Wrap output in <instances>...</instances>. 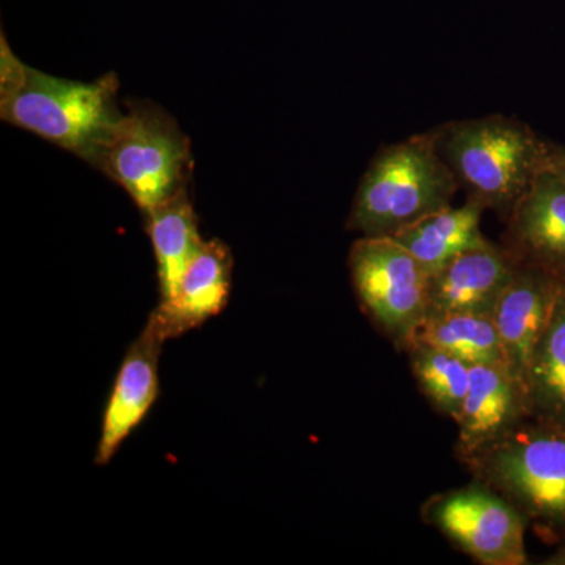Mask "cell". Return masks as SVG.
Returning a JSON list of instances; mask_svg holds the SVG:
<instances>
[{"label":"cell","mask_w":565,"mask_h":565,"mask_svg":"<svg viewBox=\"0 0 565 565\" xmlns=\"http://www.w3.org/2000/svg\"><path fill=\"white\" fill-rule=\"evenodd\" d=\"M514 256L565 281V180L546 166L509 215Z\"/></svg>","instance_id":"obj_12"},{"label":"cell","mask_w":565,"mask_h":565,"mask_svg":"<svg viewBox=\"0 0 565 565\" xmlns=\"http://www.w3.org/2000/svg\"><path fill=\"white\" fill-rule=\"evenodd\" d=\"M437 141L468 199L508 218L548 166L550 141L503 115L449 122Z\"/></svg>","instance_id":"obj_1"},{"label":"cell","mask_w":565,"mask_h":565,"mask_svg":"<svg viewBox=\"0 0 565 565\" xmlns=\"http://www.w3.org/2000/svg\"><path fill=\"white\" fill-rule=\"evenodd\" d=\"M118 92L120 81L115 73L81 82L29 66L21 87L0 102V117L99 169L104 151L125 115Z\"/></svg>","instance_id":"obj_4"},{"label":"cell","mask_w":565,"mask_h":565,"mask_svg":"<svg viewBox=\"0 0 565 565\" xmlns=\"http://www.w3.org/2000/svg\"><path fill=\"white\" fill-rule=\"evenodd\" d=\"M548 166L565 180V147L550 143Z\"/></svg>","instance_id":"obj_20"},{"label":"cell","mask_w":565,"mask_h":565,"mask_svg":"<svg viewBox=\"0 0 565 565\" xmlns=\"http://www.w3.org/2000/svg\"><path fill=\"white\" fill-rule=\"evenodd\" d=\"M145 221L158 267L159 297L166 300L177 291L189 264L202 250L199 218L185 191L147 212Z\"/></svg>","instance_id":"obj_15"},{"label":"cell","mask_w":565,"mask_h":565,"mask_svg":"<svg viewBox=\"0 0 565 565\" xmlns=\"http://www.w3.org/2000/svg\"><path fill=\"white\" fill-rule=\"evenodd\" d=\"M411 344L440 349L470 366H501L508 370L492 316L427 313Z\"/></svg>","instance_id":"obj_17"},{"label":"cell","mask_w":565,"mask_h":565,"mask_svg":"<svg viewBox=\"0 0 565 565\" xmlns=\"http://www.w3.org/2000/svg\"><path fill=\"white\" fill-rule=\"evenodd\" d=\"M234 259L221 239L204 241L202 250L189 264L177 291L148 318L147 326L163 341L199 329L225 310L232 292Z\"/></svg>","instance_id":"obj_9"},{"label":"cell","mask_w":565,"mask_h":565,"mask_svg":"<svg viewBox=\"0 0 565 565\" xmlns=\"http://www.w3.org/2000/svg\"><path fill=\"white\" fill-rule=\"evenodd\" d=\"M459 182L437 132L382 148L363 174L348 228L362 236H394L426 215L451 206Z\"/></svg>","instance_id":"obj_2"},{"label":"cell","mask_w":565,"mask_h":565,"mask_svg":"<svg viewBox=\"0 0 565 565\" xmlns=\"http://www.w3.org/2000/svg\"><path fill=\"white\" fill-rule=\"evenodd\" d=\"M559 281L555 275L519 259L514 277L494 305L492 319L509 373L523 390L531 355L548 323Z\"/></svg>","instance_id":"obj_10"},{"label":"cell","mask_w":565,"mask_h":565,"mask_svg":"<svg viewBox=\"0 0 565 565\" xmlns=\"http://www.w3.org/2000/svg\"><path fill=\"white\" fill-rule=\"evenodd\" d=\"M463 463L546 542L565 544V424L527 418Z\"/></svg>","instance_id":"obj_3"},{"label":"cell","mask_w":565,"mask_h":565,"mask_svg":"<svg viewBox=\"0 0 565 565\" xmlns=\"http://www.w3.org/2000/svg\"><path fill=\"white\" fill-rule=\"evenodd\" d=\"M545 564L565 565V545L563 546V548L557 550L555 555L550 556L548 561H545Z\"/></svg>","instance_id":"obj_21"},{"label":"cell","mask_w":565,"mask_h":565,"mask_svg":"<svg viewBox=\"0 0 565 565\" xmlns=\"http://www.w3.org/2000/svg\"><path fill=\"white\" fill-rule=\"evenodd\" d=\"M437 527L465 555L482 565H525V516L479 479L459 489L434 494L423 508Z\"/></svg>","instance_id":"obj_7"},{"label":"cell","mask_w":565,"mask_h":565,"mask_svg":"<svg viewBox=\"0 0 565 565\" xmlns=\"http://www.w3.org/2000/svg\"><path fill=\"white\" fill-rule=\"evenodd\" d=\"M486 207L473 199L462 206H448L426 215L394 234V239L407 248L433 278L457 256L486 244L481 232V218Z\"/></svg>","instance_id":"obj_14"},{"label":"cell","mask_w":565,"mask_h":565,"mask_svg":"<svg viewBox=\"0 0 565 565\" xmlns=\"http://www.w3.org/2000/svg\"><path fill=\"white\" fill-rule=\"evenodd\" d=\"M525 396L530 418L565 424V281L527 366Z\"/></svg>","instance_id":"obj_16"},{"label":"cell","mask_w":565,"mask_h":565,"mask_svg":"<svg viewBox=\"0 0 565 565\" xmlns=\"http://www.w3.org/2000/svg\"><path fill=\"white\" fill-rule=\"evenodd\" d=\"M166 341L150 327L145 326L136 341L122 356L120 370L115 375L106 407L102 430L96 446L95 463L106 467L120 451L129 435L145 422L158 401L159 360Z\"/></svg>","instance_id":"obj_8"},{"label":"cell","mask_w":565,"mask_h":565,"mask_svg":"<svg viewBox=\"0 0 565 565\" xmlns=\"http://www.w3.org/2000/svg\"><path fill=\"white\" fill-rule=\"evenodd\" d=\"M519 259L487 241L457 256L430 278L429 313L492 316Z\"/></svg>","instance_id":"obj_13"},{"label":"cell","mask_w":565,"mask_h":565,"mask_svg":"<svg viewBox=\"0 0 565 565\" xmlns=\"http://www.w3.org/2000/svg\"><path fill=\"white\" fill-rule=\"evenodd\" d=\"M98 170L117 182L145 215L188 191L191 140L159 104L128 103Z\"/></svg>","instance_id":"obj_5"},{"label":"cell","mask_w":565,"mask_h":565,"mask_svg":"<svg viewBox=\"0 0 565 565\" xmlns=\"http://www.w3.org/2000/svg\"><path fill=\"white\" fill-rule=\"evenodd\" d=\"M29 65L22 63L20 57L11 50L6 33L0 36V102L10 98L28 76Z\"/></svg>","instance_id":"obj_19"},{"label":"cell","mask_w":565,"mask_h":565,"mask_svg":"<svg viewBox=\"0 0 565 565\" xmlns=\"http://www.w3.org/2000/svg\"><path fill=\"white\" fill-rule=\"evenodd\" d=\"M356 299L399 348H408L429 313L430 277L392 236H362L349 252Z\"/></svg>","instance_id":"obj_6"},{"label":"cell","mask_w":565,"mask_h":565,"mask_svg":"<svg viewBox=\"0 0 565 565\" xmlns=\"http://www.w3.org/2000/svg\"><path fill=\"white\" fill-rule=\"evenodd\" d=\"M530 418L525 390L501 366H471L470 385L457 414L460 462L500 440Z\"/></svg>","instance_id":"obj_11"},{"label":"cell","mask_w":565,"mask_h":565,"mask_svg":"<svg viewBox=\"0 0 565 565\" xmlns=\"http://www.w3.org/2000/svg\"><path fill=\"white\" fill-rule=\"evenodd\" d=\"M407 349L412 371L424 396L435 411L455 419L470 385V364L429 345L411 344Z\"/></svg>","instance_id":"obj_18"}]
</instances>
